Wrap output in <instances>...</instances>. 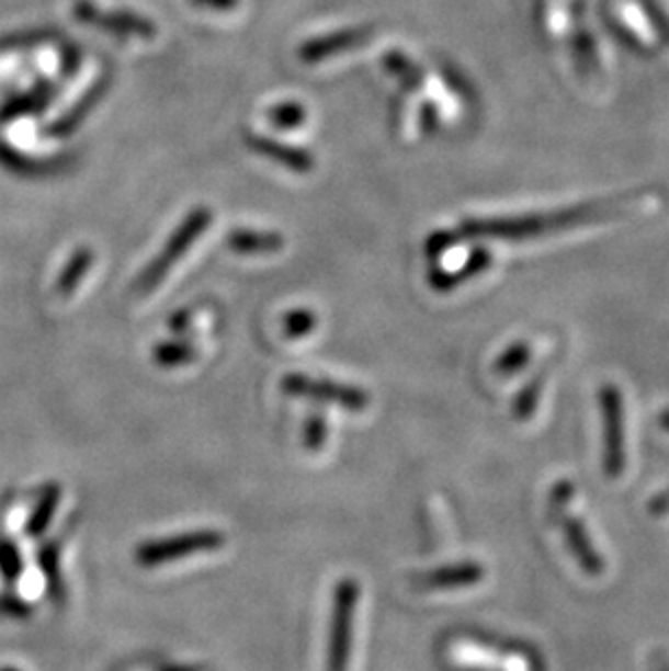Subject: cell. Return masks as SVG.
Returning <instances> with one entry per match:
<instances>
[{
  "label": "cell",
  "instance_id": "cell-1",
  "mask_svg": "<svg viewBox=\"0 0 669 671\" xmlns=\"http://www.w3.org/2000/svg\"><path fill=\"white\" fill-rule=\"evenodd\" d=\"M571 493H574V489H571L569 480H560L557 487L553 489V496H551V513L557 520L558 526L563 528L565 542H567L574 559L580 562L582 571L589 573V576H600L604 571V562L600 559V555L596 553V548L591 546L582 524L567 509Z\"/></svg>",
  "mask_w": 669,
  "mask_h": 671
},
{
  "label": "cell",
  "instance_id": "cell-2",
  "mask_svg": "<svg viewBox=\"0 0 669 671\" xmlns=\"http://www.w3.org/2000/svg\"><path fill=\"white\" fill-rule=\"evenodd\" d=\"M226 539L223 533L216 531H201V533H188L181 537L172 539H159V542H148L137 548L135 560L144 567L170 562V560L185 559L192 555L201 553H214L220 550Z\"/></svg>",
  "mask_w": 669,
  "mask_h": 671
},
{
  "label": "cell",
  "instance_id": "cell-3",
  "mask_svg": "<svg viewBox=\"0 0 669 671\" xmlns=\"http://www.w3.org/2000/svg\"><path fill=\"white\" fill-rule=\"evenodd\" d=\"M209 220H212V216H209L207 209H196L185 223L181 224V228L170 237V241L166 243L163 252L146 268V272L141 274L137 287L141 292H150L152 287H157L166 278L170 268L190 250V246L209 226Z\"/></svg>",
  "mask_w": 669,
  "mask_h": 671
},
{
  "label": "cell",
  "instance_id": "cell-4",
  "mask_svg": "<svg viewBox=\"0 0 669 671\" xmlns=\"http://www.w3.org/2000/svg\"><path fill=\"white\" fill-rule=\"evenodd\" d=\"M359 602L356 580H341L334 593L333 630H331V657L329 671H345L348 650L352 641V619Z\"/></svg>",
  "mask_w": 669,
  "mask_h": 671
},
{
  "label": "cell",
  "instance_id": "cell-5",
  "mask_svg": "<svg viewBox=\"0 0 669 671\" xmlns=\"http://www.w3.org/2000/svg\"><path fill=\"white\" fill-rule=\"evenodd\" d=\"M602 418H604V471L615 478L624 471V411L622 396L615 385H604L600 391Z\"/></svg>",
  "mask_w": 669,
  "mask_h": 671
},
{
  "label": "cell",
  "instance_id": "cell-6",
  "mask_svg": "<svg viewBox=\"0 0 669 671\" xmlns=\"http://www.w3.org/2000/svg\"><path fill=\"white\" fill-rule=\"evenodd\" d=\"M283 391L290 396H301V398H314L320 402H334L339 407L361 411L370 405V398L365 391L348 385H337L329 380H314L305 374H287L283 378Z\"/></svg>",
  "mask_w": 669,
  "mask_h": 671
},
{
  "label": "cell",
  "instance_id": "cell-7",
  "mask_svg": "<svg viewBox=\"0 0 669 671\" xmlns=\"http://www.w3.org/2000/svg\"><path fill=\"white\" fill-rule=\"evenodd\" d=\"M77 15L81 20H88L97 26H103L113 33H126V35H139V37H152L155 35V26L137 15L131 13H105L99 11L94 4L90 2H79L77 4Z\"/></svg>",
  "mask_w": 669,
  "mask_h": 671
},
{
  "label": "cell",
  "instance_id": "cell-8",
  "mask_svg": "<svg viewBox=\"0 0 669 671\" xmlns=\"http://www.w3.org/2000/svg\"><path fill=\"white\" fill-rule=\"evenodd\" d=\"M485 571L478 562H461V565H450L444 569L431 571L418 580L422 589L435 591V589H456V587H467L478 580H483Z\"/></svg>",
  "mask_w": 669,
  "mask_h": 671
},
{
  "label": "cell",
  "instance_id": "cell-9",
  "mask_svg": "<svg viewBox=\"0 0 669 671\" xmlns=\"http://www.w3.org/2000/svg\"><path fill=\"white\" fill-rule=\"evenodd\" d=\"M363 39H367V31H343V33H334V35H327V37H320V39H314L309 44H305V48L301 50V57L303 61H322V59H329L333 55H339L343 50H350L352 46L361 44Z\"/></svg>",
  "mask_w": 669,
  "mask_h": 671
},
{
  "label": "cell",
  "instance_id": "cell-10",
  "mask_svg": "<svg viewBox=\"0 0 669 671\" xmlns=\"http://www.w3.org/2000/svg\"><path fill=\"white\" fill-rule=\"evenodd\" d=\"M250 146L257 152H261V155H265V157H270V159H274V161H279V163H283V166H287L292 170H296V172H309V168L314 166V159L305 150L279 144L274 139L250 137Z\"/></svg>",
  "mask_w": 669,
  "mask_h": 671
},
{
  "label": "cell",
  "instance_id": "cell-11",
  "mask_svg": "<svg viewBox=\"0 0 669 671\" xmlns=\"http://www.w3.org/2000/svg\"><path fill=\"white\" fill-rule=\"evenodd\" d=\"M59 500H61V489L59 487H48L39 496V500H37V504H35V509H33L29 522H26V535L29 537L44 535V531L50 526V522H53V518L59 509Z\"/></svg>",
  "mask_w": 669,
  "mask_h": 671
},
{
  "label": "cell",
  "instance_id": "cell-12",
  "mask_svg": "<svg viewBox=\"0 0 669 671\" xmlns=\"http://www.w3.org/2000/svg\"><path fill=\"white\" fill-rule=\"evenodd\" d=\"M230 248L237 252L259 254V252H274L283 246V239L274 232H257V230H237L228 239Z\"/></svg>",
  "mask_w": 669,
  "mask_h": 671
},
{
  "label": "cell",
  "instance_id": "cell-13",
  "mask_svg": "<svg viewBox=\"0 0 669 671\" xmlns=\"http://www.w3.org/2000/svg\"><path fill=\"white\" fill-rule=\"evenodd\" d=\"M544 380H546V369H542L535 380L520 394L518 402H515V416L520 420H529L537 407V400H540V389L544 387Z\"/></svg>",
  "mask_w": 669,
  "mask_h": 671
},
{
  "label": "cell",
  "instance_id": "cell-14",
  "mask_svg": "<svg viewBox=\"0 0 669 671\" xmlns=\"http://www.w3.org/2000/svg\"><path fill=\"white\" fill-rule=\"evenodd\" d=\"M90 265H92V252L77 254V259L70 263V268L64 272V276L59 281V292L61 294H70L79 285V281L83 278V274H86V270Z\"/></svg>",
  "mask_w": 669,
  "mask_h": 671
},
{
  "label": "cell",
  "instance_id": "cell-15",
  "mask_svg": "<svg viewBox=\"0 0 669 671\" xmlns=\"http://www.w3.org/2000/svg\"><path fill=\"white\" fill-rule=\"evenodd\" d=\"M194 356V350L188 343H163L155 350V359L161 365H183L190 363V359Z\"/></svg>",
  "mask_w": 669,
  "mask_h": 671
},
{
  "label": "cell",
  "instance_id": "cell-16",
  "mask_svg": "<svg viewBox=\"0 0 669 671\" xmlns=\"http://www.w3.org/2000/svg\"><path fill=\"white\" fill-rule=\"evenodd\" d=\"M531 356V348L526 343H518L513 348H509L498 361H496V372L500 374H511L520 367H524L529 363Z\"/></svg>",
  "mask_w": 669,
  "mask_h": 671
},
{
  "label": "cell",
  "instance_id": "cell-17",
  "mask_svg": "<svg viewBox=\"0 0 669 671\" xmlns=\"http://www.w3.org/2000/svg\"><path fill=\"white\" fill-rule=\"evenodd\" d=\"M316 327V318L309 311H294L285 318V331L290 337H303L311 333Z\"/></svg>",
  "mask_w": 669,
  "mask_h": 671
},
{
  "label": "cell",
  "instance_id": "cell-18",
  "mask_svg": "<svg viewBox=\"0 0 669 671\" xmlns=\"http://www.w3.org/2000/svg\"><path fill=\"white\" fill-rule=\"evenodd\" d=\"M270 120L274 124H281V126H296L305 120V110L301 105H294V103L279 105L270 112Z\"/></svg>",
  "mask_w": 669,
  "mask_h": 671
},
{
  "label": "cell",
  "instance_id": "cell-19",
  "mask_svg": "<svg viewBox=\"0 0 669 671\" xmlns=\"http://www.w3.org/2000/svg\"><path fill=\"white\" fill-rule=\"evenodd\" d=\"M325 440H327V427H325V422H322L320 418H311V420L307 422V433H305L307 446L311 447V450H318V447L325 444Z\"/></svg>",
  "mask_w": 669,
  "mask_h": 671
},
{
  "label": "cell",
  "instance_id": "cell-20",
  "mask_svg": "<svg viewBox=\"0 0 669 671\" xmlns=\"http://www.w3.org/2000/svg\"><path fill=\"white\" fill-rule=\"evenodd\" d=\"M199 4H205V7H214V9H230L237 4V0H194Z\"/></svg>",
  "mask_w": 669,
  "mask_h": 671
},
{
  "label": "cell",
  "instance_id": "cell-21",
  "mask_svg": "<svg viewBox=\"0 0 669 671\" xmlns=\"http://www.w3.org/2000/svg\"><path fill=\"white\" fill-rule=\"evenodd\" d=\"M661 424H664V427H668L669 429V411H666V413L661 416Z\"/></svg>",
  "mask_w": 669,
  "mask_h": 671
}]
</instances>
